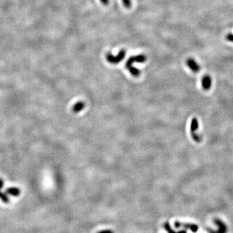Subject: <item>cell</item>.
I'll return each instance as SVG.
<instances>
[{
    "label": "cell",
    "instance_id": "1",
    "mask_svg": "<svg viewBox=\"0 0 233 233\" xmlns=\"http://www.w3.org/2000/svg\"><path fill=\"white\" fill-rule=\"evenodd\" d=\"M126 52L125 50L122 49L119 51L117 55L114 56L111 53H107L106 56V60L112 64H117L120 63L126 56Z\"/></svg>",
    "mask_w": 233,
    "mask_h": 233
},
{
    "label": "cell",
    "instance_id": "2",
    "mask_svg": "<svg viewBox=\"0 0 233 233\" xmlns=\"http://www.w3.org/2000/svg\"><path fill=\"white\" fill-rule=\"evenodd\" d=\"M199 128V122L197 118L194 117L191 121L190 124V133H191V136H192L193 140L194 141H197L200 138V136H199L197 134H196V131Z\"/></svg>",
    "mask_w": 233,
    "mask_h": 233
},
{
    "label": "cell",
    "instance_id": "3",
    "mask_svg": "<svg viewBox=\"0 0 233 233\" xmlns=\"http://www.w3.org/2000/svg\"><path fill=\"white\" fill-rule=\"evenodd\" d=\"M214 223L217 226V229L216 230H212L208 229L209 233H227V227L226 225L222 221L219 219L214 220Z\"/></svg>",
    "mask_w": 233,
    "mask_h": 233
},
{
    "label": "cell",
    "instance_id": "4",
    "mask_svg": "<svg viewBox=\"0 0 233 233\" xmlns=\"http://www.w3.org/2000/svg\"><path fill=\"white\" fill-rule=\"evenodd\" d=\"M174 226L176 228H184L185 229L190 230L193 232H196L198 231V226L194 223H181L179 221H175Z\"/></svg>",
    "mask_w": 233,
    "mask_h": 233
},
{
    "label": "cell",
    "instance_id": "5",
    "mask_svg": "<svg viewBox=\"0 0 233 233\" xmlns=\"http://www.w3.org/2000/svg\"><path fill=\"white\" fill-rule=\"evenodd\" d=\"M146 59H147L146 56L144 55H138L136 56H132L127 60L126 65H125V67L126 66L130 65L134 63H143L146 61Z\"/></svg>",
    "mask_w": 233,
    "mask_h": 233
},
{
    "label": "cell",
    "instance_id": "6",
    "mask_svg": "<svg viewBox=\"0 0 233 233\" xmlns=\"http://www.w3.org/2000/svg\"><path fill=\"white\" fill-rule=\"evenodd\" d=\"M186 64L188 65V67L194 73H197L201 69L200 66H199V65L196 62L195 60L193 59V58H188L186 61Z\"/></svg>",
    "mask_w": 233,
    "mask_h": 233
},
{
    "label": "cell",
    "instance_id": "7",
    "mask_svg": "<svg viewBox=\"0 0 233 233\" xmlns=\"http://www.w3.org/2000/svg\"><path fill=\"white\" fill-rule=\"evenodd\" d=\"M202 85L203 89L205 91L209 90L212 85L211 77L209 75H208V74L204 75L202 79Z\"/></svg>",
    "mask_w": 233,
    "mask_h": 233
},
{
    "label": "cell",
    "instance_id": "8",
    "mask_svg": "<svg viewBox=\"0 0 233 233\" xmlns=\"http://www.w3.org/2000/svg\"><path fill=\"white\" fill-rule=\"evenodd\" d=\"M85 107H86V103L84 102L79 101L72 107V111L74 113H77L84 110Z\"/></svg>",
    "mask_w": 233,
    "mask_h": 233
},
{
    "label": "cell",
    "instance_id": "9",
    "mask_svg": "<svg viewBox=\"0 0 233 233\" xmlns=\"http://www.w3.org/2000/svg\"><path fill=\"white\" fill-rule=\"evenodd\" d=\"M3 181L0 179V189L3 187ZM0 198H1L2 200L5 203H7L8 202H9V199H8L7 196L5 194H2L1 192H0Z\"/></svg>",
    "mask_w": 233,
    "mask_h": 233
},
{
    "label": "cell",
    "instance_id": "10",
    "mask_svg": "<svg viewBox=\"0 0 233 233\" xmlns=\"http://www.w3.org/2000/svg\"><path fill=\"white\" fill-rule=\"evenodd\" d=\"M7 193L16 196L20 194V190L17 188H11L7 189Z\"/></svg>",
    "mask_w": 233,
    "mask_h": 233
},
{
    "label": "cell",
    "instance_id": "11",
    "mask_svg": "<svg viewBox=\"0 0 233 233\" xmlns=\"http://www.w3.org/2000/svg\"><path fill=\"white\" fill-rule=\"evenodd\" d=\"M164 228L166 229V231H167V232L169 233H187V232L185 231H179V232H175L174 230H172L170 226V225L168 222H166L164 225Z\"/></svg>",
    "mask_w": 233,
    "mask_h": 233
},
{
    "label": "cell",
    "instance_id": "12",
    "mask_svg": "<svg viewBox=\"0 0 233 233\" xmlns=\"http://www.w3.org/2000/svg\"><path fill=\"white\" fill-rule=\"evenodd\" d=\"M122 3L124 6L127 9H129V8L131 7V0H122Z\"/></svg>",
    "mask_w": 233,
    "mask_h": 233
},
{
    "label": "cell",
    "instance_id": "13",
    "mask_svg": "<svg viewBox=\"0 0 233 233\" xmlns=\"http://www.w3.org/2000/svg\"><path fill=\"white\" fill-rule=\"evenodd\" d=\"M226 38L227 40L233 43V34H232V33H229V34H227L226 36Z\"/></svg>",
    "mask_w": 233,
    "mask_h": 233
},
{
    "label": "cell",
    "instance_id": "14",
    "mask_svg": "<svg viewBox=\"0 0 233 233\" xmlns=\"http://www.w3.org/2000/svg\"><path fill=\"white\" fill-rule=\"evenodd\" d=\"M98 233H113V232L110 230H104V231H100Z\"/></svg>",
    "mask_w": 233,
    "mask_h": 233
},
{
    "label": "cell",
    "instance_id": "15",
    "mask_svg": "<svg viewBox=\"0 0 233 233\" xmlns=\"http://www.w3.org/2000/svg\"><path fill=\"white\" fill-rule=\"evenodd\" d=\"M101 2L104 5H107L108 3H109V0H101Z\"/></svg>",
    "mask_w": 233,
    "mask_h": 233
}]
</instances>
